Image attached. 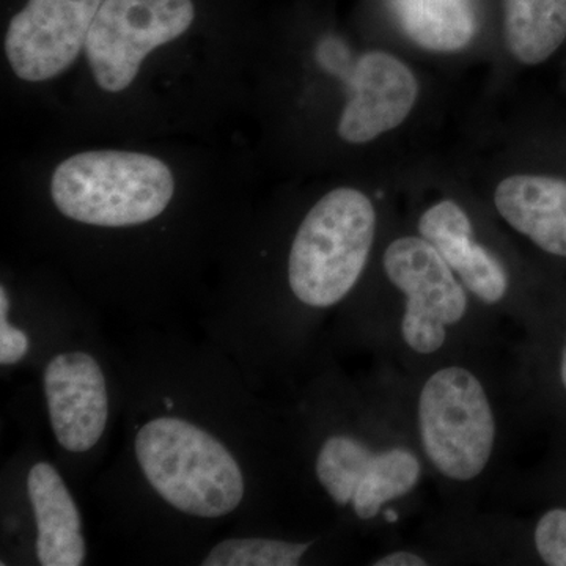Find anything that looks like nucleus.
Here are the masks:
<instances>
[{"mask_svg":"<svg viewBox=\"0 0 566 566\" xmlns=\"http://www.w3.org/2000/svg\"><path fill=\"white\" fill-rule=\"evenodd\" d=\"M117 447L88 499L132 562L193 565L233 528L318 527L301 499L281 401L180 323L118 335Z\"/></svg>","mask_w":566,"mask_h":566,"instance_id":"obj_1","label":"nucleus"},{"mask_svg":"<svg viewBox=\"0 0 566 566\" xmlns=\"http://www.w3.org/2000/svg\"><path fill=\"white\" fill-rule=\"evenodd\" d=\"M378 227L374 200L360 189L340 186L324 193L277 253L238 256L212 303L216 340L256 381L300 378L363 282Z\"/></svg>","mask_w":566,"mask_h":566,"instance_id":"obj_2","label":"nucleus"},{"mask_svg":"<svg viewBox=\"0 0 566 566\" xmlns=\"http://www.w3.org/2000/svg\"><path fill=\"white\" fill-rule=\"evenodd\" d=\"M282 397L312 523L357 539L394 534L422 501L428 474L385 375H349L322 349Z\"/></svg>","mask_w":566,"mask_h":566,"instance_id":"obj_3","label":"nucleus"},{"mask_svg":"<svg viewBox=\"0 0 566 566\" xmlns=\"http://www.w3.org/2000/svg\"><path fill=\"white\" fill-rule=\"evenodd\" d=\"M378 289L357 286L334 316L322 349L367 353L406 375L499 348L501 318L476 303L419 232L395 237L379 255ZM319 349V352H322Z\"/></svg>","mask_w":566,"mask_h":566,"instance_id":"obj_4","label":"nucleus"},{"mask_svg":"<svg viewBox=\"0 0 566 566\" xmlns=\"http://www.w3.org/2000/svg\"><path fill=\"white\" fill-rule=\"evenodd\" d=\"M403 409L446 512H471L504 457L515 422V367L472 353L416 375L376 365Z\"/></svg>","mask_w":566,"mask_h":566,"instance_id":"obj_5","label":"nucleus"},{"mask_svg":"<svg viewBox=\"0 0 566 566\" xmlns=\"http://www.w3.org/2000/svg\"><path fill=\"white\" fill-rule=\"evenodd\" d=\"M106 322L81 294L40 349L31 371L36 411L25 420L44 433L82 499H88L109 460L122 419V356L117 338L104 329Z\"/></svg>","mask_w":566,"mask_h":566,"instance_id":"obj_6","label":"nucleus"},{"mask_svg":"<svg viewBox=\"0 0 566 566\" xmlns=\"http://www.w3.org/2000/svg\"><path fill=\"white\" fill-rule=\"evenodd\" d=\"M84 499L36 428L0 474V566H84L91 560Z\"/></svg>","mask_w":566,"mask_h":566,"instance_id":"obj_7","label":"nucleus"},{"mask_svg":"<svg viewBox=\"0 0 566 566\" xmlns=\"http://www.w3.org/2000/svg\"><path fill=\"white\" fill-rule=\"evenodd\" d=\"M192 0H103L85 43L93 81L106 93H122L139 76L153 51L189 31Z\"/></svg>","mask_w":566,"mask_h":566,"instance_id":"obj_8","label":"nucleus"},{"mask_svg":"<svg viewBox=\"0 0 566 566\" xmlns=\"http://www.w3.org/2000/svg\"><path fill=\"white\" fill-rule=\"evenodd\" d=\"M417 232L441 253L476 303L495 316L523 324L531 334L538 333L542 322L521 292L515 268L501 249L480 238L463 205L452 199L431 205L420 214Z\"/></svg>","mask_w":566,"mask_h":566,"instance_id":"obj_9","label":"nucleus"},{"mask_svg":"<svg viewBox=\"0 0 566 566\" xmlns=\"http://www.w3.org/2000/svg\"><path fill=\"white\" fill-rule=\"evenodd\" d=\"M103 0H29L11 18L3 50L18 80L46 82L62 76L85 50Z\"/></svg>","mask_w":566,"mask_h":566,"instance_id":"obj_10","label":"nucleus"},{"mask_svg":"<svg viewBox=\"0 0 566 566\" xmlns=\"http://www.w3.org/2000/svg\"><path fill=\"white\" fill-rule=\"evenodd\" d=\"M357 538L338 527L233 528L212 539L197 566L345 565L357 558Z\"/></svg>","mask_w":566,"mask_h":566,"instance_id":"obj_11","label":"nucleus"},{"mask_svg":"<svg viewBox=\"0 0 566 566\" xmlns=\"http://www.w3.org/2000/svg\"><path fill=\"white\" fill-rule=\"evenodd\" d=\"M349 98L337 133L346 144L363 145L392 132L409 117L419 96L415 73L385 51H370L349 73Z\"/></svg>","mask_w":566,"mask_h":566,"instance_id":"obj_12","label":"nucleus"},{"mask_svg":"<svg viewBox=\"0 0 566 566\" xmlns=\"http://www.w3.org/2000/svg\"><path fill=\"white\" fill-rule=\"evenodd\" d=\"M44 282V285H13L3 275L0 282V371L2 376L31 374L41 346L65 315L76 296L74 286Z\"/></svg>","mask_w":566,"mask_h":566,"instance_id":"obj_13","label":"nucleus"},{"mask_svg":"<svg viewBox=\"0 0 566 566\" xmlns=\"http://www.w3.org/2000/svg\"><path fill=\"white\" fill-rule=\"evenodd\" d=\"M494 207L506 226L547 255L566 259V180L512 175L499 182Z\"/></svg>","mask_w":566,"mask_h":566,"instance_id":"obj_14","label":"nucleus"},{"mask_svg":"<svg viewBox=\"0 0 566 566\" xmlns=\"http://www.w3.org/2000/svg\"><path fill=\"white\" fill-rule=\"evenodd\" d=\"M401 29L420 48L436 52L464 50L475 35L469 0H390Z\"/></svg>","mask_w":566,"mask_h":566,"instance_id":"obj_15","label":"nucleus"},{"mask_svg":"<svg viewBox=\"0 0 566 566\" xmlns=\"http://www.w3.org/2000/svg\"><path fill=\"white\" fill-rule=\"evenodd\" d=\"M566 39V0H505V43L524 65H538Z\"/></svg>","mask_w":566,"mask_h":566,"instance_id":"obj_16","label":"nucleus"},{"mask_svg":"<svg viewBox=\"0 0 566 566\" xmlns=\"http://www.w3.org/2000/svg\"><path fill=\"white\" fill-rule=\"evenodd\" d=\"M364 564L370 566H434L444 565V562L438 551L428 543L401 545V543L395 542L394 545L365 558Z\"/></svg>","mask_w":566,"mask_h":566,"instance_id":"obj_17","label":"nucleus"},{"mask_svg":"<svg viewBox=\"0 0 566 566\" xmlns=\"http://www.w3.org/2000/svg\"><path fill=\"white\" fill-rule=\"evenodd\" d=\"M557 381L560 389L566 395V327L562 335L560 348L557 356Z\"/></svg>","mask_w":566,"mask_h":566,"instance_id":"obj_18","label":"nucleus"}]
</instances>
